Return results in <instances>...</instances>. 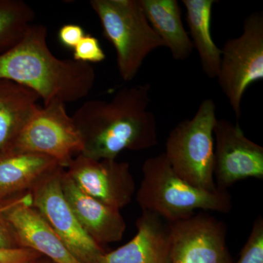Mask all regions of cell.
<instances>
[{
	"instance_id": "obj_4",
	"label": "cell",
	"mask_w": 263,
	"mask_h": 263,
	"mask_svg": "<svg viewBox=\"0 0 263 263\" xmlns=\"http://www.w3.org/2000/svg\"><path fill=\"white\" fill-rule=\"evenodd\" d=\"M104 37L117 52L118 70L122 80L133 81L152 51L164 47L151 27L139 0H91Z\"/></svg>"
},
{
	"instance_id": "obj_20",
	"label": "cell",
	"mask_w": 263,
	"mask_h": 263,
	"mask_svg": "<svg viewBox=\"0 0 263 263\" xmlns=\"http://www.w3.org/2000/svg\"><path fill=\"white\" fill-rule=\"evenodd\" d=\"M236 263H263V219L254 221L252 230Z\"/></svg>"
},
{
	"instance_id": "obj_22",
	"label": "cell",
	"mask_w": 263,
	"mask_h": 263,
	"mask_svg": "<svg viewBox=\"0 0 263 263\" xmlns=\"http://www.w3.org/2000/svg\"><path fill=\"white\" fill-rule=\"evenodd\" d=\"M41 254L27 248H0V263H37Z\"/></svg>"
},
{
	"instance_id": "obj_8",
	"label": "cell",
	"mask_w": 263,
	"mask_h": 263,
	"mask_svg": "<svg viewBox=\"0 0 263 263\" xmlns=\"http://www.w3.org/2000/svg\"><path fill=\"white\" fill-rule=\"evenodd\" d=\"M64 168L59 166L46 174L31 190L32 207L44 218L68 250L82 263H97L105 253L91 239L66 200L62 187Z\"/></svg>"
},
{
	"instance_id": "obj_7",
	"label": "cell",
	"mask_w": 263,
	"mask_h": 263,
	"mask_svg": "<svg viewBox=\"0 0 263 263\" xmlns=\"http://www.w3.org/2000/svg\"><path fill=\"white\" fill-rule=\"evenodd\" d=\"M80 133L65 104L55 100L39 107L21 132L9 152H29L54 159L67 168L74 155L82 152Z\"/></svg>"
},
{
	"instance_id": "obj_15",
	"label": "cell",
	"mask_w": 263,
	"mask_h": 263,
	"mask_svg": "<svg viewBox=\"0 0 263 263\" xmlns=\"http://www.w3.org/2000/svg\"><path fill=\"white\" fill-rule=\"evenodd\" d=\"M59 166L54 159L39 154L10 152L0 156V204L30 192Z\"/></svg>"
},
{
	"instance_id": "obj_21",
	"label": "cell",
	"mask_w": 263,
	"mask_h": 263,
	"mask_svg": "<svg viewBox=\"0 0 263 263\" xmlns=\"http://www.w3.org/2000/svg\"><path fill=\"white\" fill-rule=\"evenodd\" d=\"M106 58L98 38L86 34L73 49V60L84 63H100Z\"/></svg>"
},
{
	"instance_id": "obj_5",
	"label": "cell",
	"mask_w": 263,
	"mask_h": 263,
	"mask_svg": "<svg viewBox=\"0 0 263 263\" xmlns=\"http://www.w3.org/2000/svg\"><path fill=\"white\" fill-rule=\"evenodd\" d=\"M216 110L214 100H204L192 119L179 123L170 133L164 152L181 179L209 191L217 189L214 176Z\"/></svg>"
},
{
	"instance_id": "obj_23",
	"label": "cell",
	"mask_w": 263,
	"mask_h": 263,
	"mask_svg": "<svg viewBox=\"0 0 263 263\" xmlns=\"http://www.w3.org/2000/svg\"><path fill=\"white\" fill-rule=\"evenodd\" d=\"M84 29L77 24H69L62 26L58 32V38L62 46L67 48H74L84 37Z\"/></svg>"
},
{
	"instance_id": "obj_1",
	"label": "cell",
	"mask_w": 263,
	"mask_h": 263,
	"mask_svg": "<svg viewBox=\"0 0 263 263\" xmlns=\"http://www.w3.org/2000/svg\"><path fill=\"white\" fill-rule=\"evenodd\" d=\"M149 84L126 86L110 100H91L72 119L82 140L81 155L94 160H117L123 151H143L158 143Z\"/></svg>"
},
{
	"instance_id": "obj_25",
	"label": "cell",
	"mask_w": 263,
	"mask_h": 263,
	"mask_svg": "<svg viewBox=\"0 0 263 263\" xmlns=\"http://www.w3.org/2000/svg\"><path fill=\"white\" fill-rule=\"evenodd\" d=\"M37 263H41V262H37Z\"/></svg>"
},
{
	"instance_id": "obj_13",
	"label": "cell",
	"mask_w": 263,
	"mask_h": 263,
	"mask_svg": "<svg viewBox=\"0 0 263 263\" xmlns=\"http://www.w3.org/2000/svg\"><path fill=\"white\" fill-rule=\"evenodd\" d=\"M137 233L126 245L99 257L97 263H171L168 221L153 213L142 212Z\"/></svg>"
},
{
	"instance_id": "obj_6",
	"label": "cell",
	"mask_w": 263,
	"mask_h": 263,
	"mask_svg": "<svg viewBox=\"0 0 263 263\" xmlns=\"http://www.w3.org/2000/svg\"><path fill=\"white\" fill-rule=\"evenodd\" d=\"M218 84L237 119L241 116L243 95L263 79V13L255 12L243 22V32L228 40L221 49Z\"/></svg>"
},
{
	"instance_id": "obj_10",
	"label": "cell",
	"mask_w": 263,
	"mask_h": 263,
	"mask_svg": "<svg viewBox=\"0 0 263 263\" xmlns=\"http://www.w3.org/2000/svg\"><path fill=\"white\" fill-rule=\"evenodd\" d=\"M214 136L216 187L228 190L242 180L263 179V147L249 139L238 123L216 119Z\"/></svg>"
},
{
	"instance_id": "obj_17",
	"label": "cell",
	"mask_w": 263,
	"mask_h": 263,
	"mask_svg": "<svg viewBox=\"0 0 263 263\" xmlns=\"http://www.w3.org/2000/svg\"><path fill=\"white\" fill-rule=\"evenodd\" d=\"M147 20L156 34L169 48L176 60H184L194 50L183 27L181 7L176 0H139Z\"/></svg>"
},
{
	"instance_id": "obj_12",
	"label": "cell",
	"mask_w": 263,
	"mask_h": 263,
	"mask_svg": "<svg viewBox=\"0 0 263 263\" xmlns=\"http://www.w3.org/2000/svg\"><path fill=\"white\" fill-rule=\"evenodd\" d=\"M62 187L78 221L91 239L100 246L122 239L127 226L120 210L85 193L65 171Z\"/></svg>"
},
{
	"instance_id": "obj_11",
	"label": "cell",
	"mask_w": 263,
	"mask_h": 263,
	"mask_svg": "<svg viewBox=\"0 0 263 263\" xmlns=\"http://www.w3.org/2000/svg\"><path fill=\"white\" fill-rule=\"evenodd\" d=\"M66 173L85 193L114 209L130 203L136 183L129 165L117 160H94L79 154Z\"/></svg>"
},
{
	"instance_id": "obj_24",
	"label": "cell",
	"mask_w": 263,
	"mask_h": 263,
	"mask_svg": "<svg viewBox=\"0 0 263 263\" xmlns=\"http://www.w3.org/2000/svg\"><path fill=\"white\" fill-rule=\"evenodd\" d=\"M6 202H7V201H6ZM3 202V203H1V204H0V207L3 206V205H4V204H5V202Z\"/></svg>"
},
{
	"instance_id": "obj_16",
	"label": "cell",
	"mask_w": 263,
	"mask_h": 263,
	"mask_svg": "<svg viewBox=\"0 0 263 263\" xmlns=\"http://www.w3.org/2000/svg\"><path fill=\"white\" fill-rule=\"evenodd\" d=\"M40 97L13 81L0 79V156L8 153L39 108Z\"/></svg>"
},
{
	"instance_id": "obj_9",
	"label": "cell",
	"mask_w": 263,
	"mask_h": 263,
	"mask_svg": "<svg viewBox=\"0 0 263 263\" xmlns=\"http://www.w3.org/2000/svg\"><path fill=\"white\" fill-rule=\"evenodd\" d=\"M168 223L171 263H233L222 221L200 212Z\"/></svg>"
},
{
	"instance_id": "obj_18",
	"label": "cell",
	"mask_w": 263,
	"mask_h": 263,
	"mask_svg": "<svg viewBox=\"0 0 263 263\" xmlns=\"http://www.w3.org/2000/svg\"><path fill=\"white\" fill-rule=\"evenodd\" d=\"M214 0H183L186 22L194 48H196L202 71L209 79H216L221 61V49L214 43L211 31Z\"/></svg>"
},
{
	"instance_id": "obj_3",
	"label": "cell",
	"mask_w": 263,
	"mask_h": 263,
	"mask_svg": "<svg viewBox=\"0 0 263 263\" xmlns=\"http://www.w3.org/2000/svg\"><path fill=\"white\" fill-rule=\"evenodd\" d=\"M136 200L142 212L153 213L168 222L185 219L197 211L228 214L233 209L228 190L193 186L175 172L163 153L150 157L142 167Z\"/></svg>"
},
{
	"instance_id": "obj_2",
	"label": "cell",
	"mask_w": 263,
	"mask_h": 263,
	"mask_svg": "<svg viewBox=\"0 0 263 263\" xmlns=\"http://www.w3.org/2000/svg\"><path fill=\"white\" fill-rule=\"evenodd\" d=\"M47 28L31 24L20 42L0 55V79L32 90L44 105L75 103L91 92L96 72L91 64L57 58L48 48Z\"/></svg>"
},
{
	"instance_id": "obj_19",
	"label": "cell",
	"mask_w": 263,
	"mask_h": 263,
	"mask_svg": "<svg viewBox=\"0 0 263 263\" xmlns=\"http://www.w3.org/2000/svg\"><path fill=\"white\" fill-rule=\"evenodd\" d=\"M34 16L32 8L22 0H0V55L20 42Z\"/></svg>"
},
{
	"instance_id": "obj_14",
	"label": "cell",
	"mask_w": 263,
	"mask_h": 263,
	"mask_svg": "<svg viewBox=\"0 0 263 263\" xmlns=\"http://www.w3.org/2000/svg\"><path fill=\"white\" fill-rule=\"evenodd\" d=\"M5 216L14 230L20 247L35 251L55 263H82L72 255L31 202L11 208Z\"/></svg>"
}]
</instances>
